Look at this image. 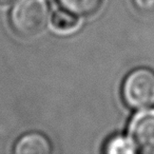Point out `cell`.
Returning <instances> with one entry per match:
<instances>
[{
	"instance_id": "1",
	"label": "cell",
	"mask_w": 154,
	"mask_h": 154,
	"mask_svg": "<svg viewBox=\"0 0 154 154\" xmlns=\"http://www.w3.org/2000/svg\"><path fill=\"white\" fill-rule=\"evenodd\" d=\"M51 18L48 0H15L10 23L20 37L33 38L45 31Z\"/></svg>"
},
{
	"instance_id": "8",
	"label": "cell",
	"mask_w": 154,
	"mask_h": 154,
	"mask_svg": "<svg viewBox=\"0 0 154 154\" xmlns=\"http://www.w3.org/2000/svg\"><path fill=\"white\" fill-rule=\"evenodd\" d=\"M133 5L143 13L154 12V0H132Z\"/></svg>"
},
{
	"instance_id": "4",
	"label": "cell",
	"mask_w": 154,
	"mask_h": 154,
	"mask_svg": "<svg viewBox=\"0 0 154 154\" xmlns=\"http://www.w3.org/2000/svg\"><path fill=\"white\" fill-rule=\"evenodd\" d=\"M53 151L52 143L45 135L38 132L24 134L16 141V154H50Z\"/></svg>"
},
{
	"instance_id": "9",
	"label": "cell",
	"mask_w": 154,
	"mask_h": 154,
	"mask_svg": "<svg viewBox=\"0 0 154 154\" xmlns=\"http://www.w3.org/2000/svg\"><path fill=\"white\" fill-rule=\"evenodd\" d=\"M13 2H15V0H0V9L9 7Z\"/></svg>"
},
{
	"instance_id": "5",
	"label": "cell",
	"mask_w": 154,
	"mask_h": 154,
	"mask_svg": "<svg viewBox=\"0 0 154 154\" xmlns=\"http://www.w3.org/2000/svg\"><path fill=\"white\" fill-rule=\"evenodd\" d=\"M50 21L54 30L61 34H68L73 32L78 28L80 23L78 16L64 9L54 12L51 15Z\"/></svg>"
},
{
	"instance_id": "3",
	"label": "cell",
	"mask_w": 154,
	"mask_h": 154,
	"mask_svg": "<svg viewBox=\"0 0 154 154\" xmlns=\"http://www.w3.org/2000/svg\"><path fill=\"white\" fill-rule=\"evenodd\" d=\"M128 131L138 150L154 152V108L136 112L129 122Z\"/></svg>"
},
{
	"instance_id": "6",
	"label": "cell",
	"mask_w": 154,
	"mask_h": 154,
	"mask_svg": "<svg viewBox=\"0 0 154 154\" xmlns=\"http://www.w3.org/2000/svg\"><path fill=\"white\" fill-rule=\"evenodd\" d=\"M57 1L62 9L82 17L96 13L103 3V0H57Z\"/></svg>"
},
{
	"instance_id": "7",
	"label": "cell",
	"mask_w": 154,
	"mask_h": 154,
	"mask_svg": "<svg viewBox=\"0 0 154 154\" xmlns=\"http://www.w3.org/2000/svg\"><path fill=\"white\" fill-rule=\"evenodd\" d=\"M138 148L130 136L115 135L107 141L105 152L108 154H135Z\"/></svg>"
},
{
	"instance_id": "2",
	"label": "cell",
	"mask_w": 154,
	"mask_h": 154,
	"mask_svg": "<svg viewBox=\"0 0 154 154\" xmlns=\"http://www.w3.org/2000/svg\"><path fill=\"white\" fill-rule=\"evenodd\" d=\"M122 100L132 110L154 107V71L138 68L130 72L122 87Z\"/></svg>"
}]
</instances>
